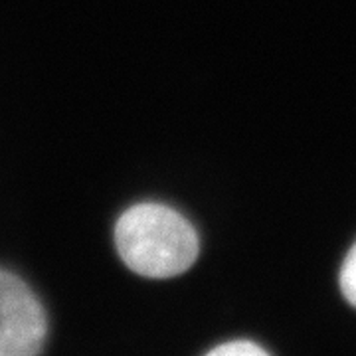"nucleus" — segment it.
I'll list each match as a JSON object with an SVG mask.
<instances>
[{"label": "nucleus", "instance_id": "nucleus-1", "mask_svg": "<svg viewBox=\"0 0 356 356\" xmlns=\"http://www.w3.org/2000/svg\"><path fill=\"white\" fill-rule=\"evenodd\" d=\"M115 245L129 269L153 280L184 273L200 250L191 222L163 204L129 208L115 226Z\"/></svg>", "mask_w": 356, "mask_h": 356}, {"label": "nucleus", "instance_id": "nucleus-2", "mask_svg": "<svg viewBox=\"0 0 356 356\" xmlns=\"http://www.w3.org/2000/svg\"><path fill=\"white\" fill-rule=\"evenodd\" d=\"M48 318L38 297L20 277L0 269V356H40Z\"/></svg>", "mask_w": 356, "mask_h": 356}, {"label": "nucleus", "instance_id": "nucleus-3", "mask_svg": "<svg viewBox=\"0 0 356 356\" xmlns=\"http://www.w3.org/2000/svg\"><path fill=\"white\" fill-rule=\"evenodd\" d=\"M341 291L344 299L356 307V243L346 254L343 267H341Z\"/></svg>", "mask_w": 356, "mask_h": 356}, {"label": "nucleus", "instance_id": "nucleus-4", "mask_svg": "<svg viewBox=\"0 0 356 356\" xmlns=\"http://www.w3.org/2000/svg\"><path fill=\"white\" fill-rule=\"evenodd\" d=\"M206 356H269L252 341H232V343L220 344L214 350H210Z\"/></svg>", "mask_w": 356, "mask_h": 356}]
</instances>
